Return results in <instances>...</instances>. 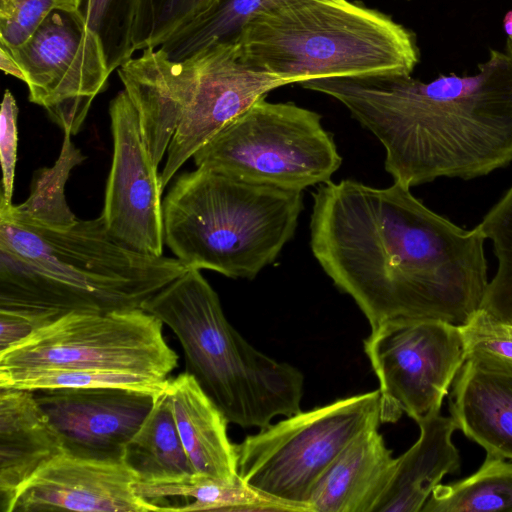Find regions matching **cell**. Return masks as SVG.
Segmentation results:
<instances>
[{"instance_id": "836d02e7", "label": "cell", "mask_w": 512, "mask_h": 512, "mask_svg": "<svg viewBox=\"0 0 512 512\" xmlns=\"http://www.w3.org/2000/svg\"><path fill=\"white\" fill-rule=\"evenodd\" d=\"M0 68L8 75L14 76L17 79L24 81V74L14 59L10 51L4 45L0 44Z\"/></svg>"}, {"instance_id": "2e32d148", "label": "cell", "mask_w": 512, "mask_h": 512, "mask_svg": "<svg viewBox=\"0 0 512 512\" xmlns=\"http://www.w3.org/2000/svg\"><path fill=\"white\" fill-rule=\"evenodd\" d=\"M65 452L62 440L30 390L0 387V510L17 491Z\"/></svg>"}, {"instance_id": "277c9868", "label": "cell", "mask_w": 512, "mask_h": 512, "mask_svg": "<svg viewBox=\"0 0 512 512\" xmlns=\"http://www.w3.org/2000/svg\"><path fill=\"white\" fill-rule=\"evenodd\" d=\"M117 72L147 142L168 146L163 189L218 131L270 91L293 84L251 67L239 42L213 41L180 61L147 48Z\"/></svg>"}, {"instance_id": "44dd1931", "label": "cell", "mask_w": 512, "mask_h": 512, "mask_svg": "<svg viewBox=\"0 0 512 512\" xmlns=\"http://www.w3.org/2000/svg\"><path fill=\"white\" fill-rule=\"evenodd\" d=\"M132 487L146 512H298L295 506L252 488L241 478L227 481L193 473L159 481L136 480Z\"/></svg>"}, {"instance_id": "ba28073f", "label": "cell", "mask_w": 512, "mask_h": 512, "mask_svg": "<svg viewBox=\"0 0 512 512\" xmlns=\"http://www.w3.org/2000/svg\"><path fill=\"white\" fill-rule=\"evenodd\" d=\"M321 115L294 103L262 98L193 155L196 167H212L250 182L303 191L330 181L341 166L333 136Z\"/></svg>"}, {"instance_id": "7402d4cb", "label": "cell", "mask_w": 512, "mask_h": 512, "mask_svg": "<svg viewBox=\"0 0 512 512\" xmlns=\"http://www.w3.org/2000/svg\"><path fill=\"white\" fill-rule=\"evenodd\" d=\"M123 461L140 481H159L195 473L183 446L166 388L127 443Z\"/></svg>"}, {"instance_id": "ffe728a7", "label": "cell", "mask_w": 512, "mask_h": 512, "mask_svg": "<svg viewBox=\"0 0 512 512\" xmlns=\"http://www.w3.org/2000/svg\"><path fill=\"white\" fill-rule=\"evenodd\" d=\"M457 429L487 455L512 460V374L465 361L452 392Z\"/></svg>"}, {"instance_id": "4fadbf2b", "label": "cell", "mask_w": 512, "mask_h": 512, "mask_svg": "<svg viewBox=\"0 0 512 512\" xmlns=\"http://www.w3.org/2000/svg\"><path fill=\"white\" fill-rule=\"evenodd\" d=\"M113 157L102 213L110 234L143 254L163 255V187L142 135L138 113L123 89L109 105Z\"/></svg>"}, {"instance_id": "6da1fadb", "label": "cell", "mask_w": 512, "mask_h": 512, "mask_svg": "<svg viewBox=\"0 0 512 512\" xmlns=\"http://www.w3.org/2000/svg\"><path fill=\"white\" fill-rule=\"evenodd\" d=\"M485 241L480 224L457 226L397 182L344 179L313 193L311 251L371 327L392 319L466 324L489 282Z\"/></svg>"}, {"instance_id": "d6a6232c", "label": "cell", "mask_w": 512, "mask_h": 512, "mask_svg": "<svg viewBox=\"0 0 512 512\" xmlns=\"http://www.w3.org/2000/svg\"><path fill=\"white\" fill-rule=\"evenodd\" d=\"M60 317L45 310L0 308V353Z\"/></svg>"}, {"instance_id": "cb8c5ba5", "label": "cell", "mask_w": 512, "mask_h": 512, "mask_svg": "<svg viewBox=\"0 0 512 512\" xmlns=\"http://www.w3.org/2000/svg\"><path fill=\"white\" fill-rule=\"evenodd\" d=\"M280 0H217L206 11L177 29L160 45L173 61L183 60L213 41L239 42L247 22Z\"/></svg>"}, {"instance_id": "5bb4252c", "label": "cell", "mask_w": 512, "mask_h": 512, "mask_svg": "<svg viewBox=\"0 0 512 512\" xmlns=\"http://www.w3.org/2000/svg\"><path fill=\"white\" fill-rule=\"evenodd\" d=\"M32 392L60 435L66 453L117 461L123 460L127 443L159 394L121 388H55Z\"/></svg>"}, {"instance_id": "4316f807", "label": "cell", "mask_w": 512, "mask_h": 512, "mask_svg": "<svg viewBox=\"0 0 512 512\" xmlns=\"http://www.w3.org/2000/svg\"><path fill=\"white\" fill-rule=\"evenodd\" d=\"M479 224L492 242L498 263L480 310L491 319L512 326V185Z\"/></svg>"}, {"instance_id": "9a60e30c", "label": "cell", "mask_w": 512, "mask_h": 512, "mask_svg": "<svg viewBox=\"0 0 512 512\" xmlns=\"http://www.w3.org/2000/svg\"><path fill=\"white\" fill-rule=\"evenodd\" d=\"M123 460H100L64 452L40 469L15 494L9 512H146Z\"/></svg>"}, {"instance_id": "e0dca14e", "label": "cell", "mask_w": 512, "mask_h": 512, "mask_svg": "<svg viewBox=\"0 0 512 512\" xmlns=\"http://www.w3.org/2000/svg\"><path fill=\"white\" fill-rule=\"evenodd\" d=\"M372 426L357 435L315 484L311 512H374L394 471L396 458Z\"/></svg>"}, {"instance_id": "30bf717a", "label": "cell", "mask_w": 512, "mask_h": 512, "mask_svg": "<svg viewBox=\"0 0 512 512\" xmlns=\"http://www.w3.org/2000/svg\"><path fill=\"white\" fill-rule=\"evenodd\" d=\"M163 322L141 307L71 312L0 353V373L63 368L117 371L168 379L178 355Z\"/></svg>"}, {"instance_id": "9c48e42d", "label": "cell", "mask_w": 512, "mask_h": 512, "mask_svg": "<svg viewBox=\"0 0 512 512\" xmlns=\"http://www.w3.org/2000/svg\"><path fill=\"white\" fill-rule=\"evenodd\" d=\"M374 390L299 411L236 444L238 474L252 488L311 512V492L323 473L362 431L380 426Z\"/></svg>"}, {"instance_id": "8fae6325", "label": "cell", "mask_w": 512, "mask_h": 512, "mask_svg": "<svg viewBox=\"0 0 512 512\" xmlns=\"http://www.w3.org/2000/svg\"><path fill=\"white\" fill-rule=\"evenodd\" d=\"M364 349L379 381L381 423L441 411L466 361L459 326L437 320L383 321L371 327Z\"/></svg>"}, {"instance_id": "8992f818", "label": "cell", "mask_w": 512, "mask_h": 512, "mask_svg": "<svg viewBox=\"0 0 512 512\" xmlns=\"http://www.w3.org/2000/svg\"><path fill=\"white\" fill-rule=\"evenodd\" d=\"M302 210V191L201 166L163 200L164 241L188 269L253 279L294 236Z\"/></svg>"}, {"instance_id": "1f68e13d", "label": "cell", "mask_w": 512, "mask_h": 512, "mask_svg": "<svg viewBox=\"0 0 512 512\" xmlns=\"http://www.w3.org/2000/svg\"><path fill=\"white\" fill-rule=\"evenodd\" d=\"M18 107L12 93L6 89L0 112V159L2 168V188L0 206L11 207L17 161Z\"/></svg>"}, {"instance_id": "3957f363", "label": "cell", "mask_w": 512, "mask_h": 512, "mask_svg": "<svg viewBox=\"0 0 512 512\" xmlns=\"http://www.w3.org/2000/svg\"><path fill=\"white\" fill-rule=\"evenodd\" d=\"M12 206H0V308L61 316L139 308L188 270L176 257L121 243L101 215L59 230L19 218Z\"/></svg>"}, {"instance_id": "7a4b0ae2", "label": "cell", "mask_w": 512, "mask_h": 512, "mask_svg": "<svg viewBox=\"0 0 512 512\" xmlns=\"http://www.w3.org/2000/svg\"><path fill=\"white\" fill-rule=\"evenodd\" d=\"M385 149V169L406 187L440 177L470 180L512 162V57L489 50L472 75L376 74L311 79Z\"/></svg>"}, {"instance_id": "5b68a950", "label": "cell", "mask_w": 512, "mask_h": 512, "mask_svg": "<svg viewBox=\"0 0 512 512\" xmlns=\"http://www.w3.org/2000/svg\"><path fill=\"white\" fill-rule=\"evenodd\" d=\"M239 44L251 67L299 84L411 75L420 61L414 32L348 0H280L247 22Z\"/></svg>"}, {"instance_id": "52a82bcc", "label": "cell", "mask_w": 512, "mask_h": 512, "mask_svg": "<svg viewBox=\"0 0 512 512\" xmlns=\"http://www.w3.org/2000/svg\"><path fill=\"white\" fill-rule=\"evenodd\" d=\"M141 308L174 332L186 372L229 423L263 429L275 416L301 411L304 377L300 370L255 349L237 332L201 270L188 269Z\"/></svg>"}, {"instance_id": "f1b7e54d", "label": "cell", "mask_w": 512, "mask_h": 512, "mask_svg": "<svg viewBox=\"0 0 512 512\" xmlns=\"http://www.w3.org/2000/svg\"><path fill=\"white\" fill-rule=\"evenodd\" d=\"M217 0H139L133 33L134 50L158 48L177 29Z\"/></svg>"}, {"instance_id": "f546056e", "label": "cell", "mask_w": 512, "mask_h": 512, "mask_svg": "<svg viewBox=\"0 0 512 512\" xmlns=\"http://www.w3.org/2000/svg\"><path fill=\"white\" fill-rule=\"evenodd\" d=\"M459 328L466 361L485 369L512 374V326L497 322L479 310Z\"/></svg>"}, {"instance_id": "4dcf8cb0", "label": "cell", "mask_w": 512, "mask_h": 512, "mask_svg": "<svg viewBox=\"0 0 512 512\" xmlns=\"http://www.w3.org/2000/svg\"><path fill=\"white\" fill-rule=\"evenodd\" d=\"M82 0H0V44L24 43L53 11L80 10Z\"/></svg>"}, {"instance_id": "484cf974", "label": "cell", "mask_w": 512, "mask_h": 512, "mask_svg": "<svg viewBox=\"0 0 512 512\" xmlns=\"http://www.w3.org/2000/svg\"><path fill=\"white\" fill-rule=\"evenodd\" d=\"M167 380L135 373L87 369L43 368L0 373V387L30 391L55 388H121L160 393L166 388Z\"/></svg>"}, {"instance_id": "ac0fdd59", "label": "cell", "mask_w": 512, "mask_h": 512, "mask_svg": "<svg viewBox=\"0 0 512 512\" xmlns=\"http://www.w3.org/2000/svg\"><path fill=\"white\" fill-rule=\"evenodd\" d=\"M416 423L419 438L396 458L391 480L374 512H419L443 477L460 469L452 442L457 429L452 416L436 411Z\"/></svg>"}, {"instance_id": "e575fe53", "label": "cell", "mask_w": 512, "mask_h": 512, "mask_svg": "<svg viewBox=\"0 0 512 512\" xmlns=\"http://www.w3.org/2000/svg\"><path fill=\"white\" fill-rule=\"evenodd\" d=\"M503 29L508 38L512 39V10H509L503 18Z\"/></svg>"}, {"instance_id": "603a6c76", "label": "cell", "mask_w": 512, "mask_h": 512, "mask_svg": "<svg viewBox=\"0 0 512 512\" xmlns=\"http://www.w3.org/2000/svg\"><path fill=\"white\" fill-rule=\"evenodd\" d=\"M422 512H512V462L486 455L470 476L439 484Z\"/></svg>"}, {"instance_id": "d4e9b609", "label": "cell", "mask_w": 512, "mask_h": 512, "mask_svg": "<svg viewBox=\"0 0 512 512\" xmlns=\"http://www.w3.org/2000/svg\"><path fill=\"white\" fill-rule=\"evenodd\" d=\"M72 134L64 132L58 159L52 167L35 171L30 194L19 205H13L12 212L21 219L51 229H66L78 218L68 206L65 186L74 167L80 165L86 156L75 146Z\"/></svg>"}, {"instance_id": "d6986e66", "label": "cell", "mask_w": 512, "mask_h": 512, "mask_svg": "<svg viewBox=\"0 0 512 512\" xmlns=\"http://www.w3.org/2000/svg\"><path fill=\"white\" fill-rule=\"evenodd\" d=\"M166 391L195 473L227 481L239 479L236 444L227 434L229 422L195 377L184 372L168 379Z\"/></svg>"}, {"instance_id": "7c38bea8", "label": "cell", "mask_w": 512, "mask_h": 512, "mask_svg": "<svg viewBox=\"0 0 512 512\" xmlns=\"http://www.w3.org/2000/svg\"><path fill=\"white\" fill-rule=\"evenodd\" d=\"M7 49L24 74L29 101L76 135L111 74L101 39L81 11L51 12L24 43Z\"/></svg>"}, {"instance_id": "83f0119b", "label": "cell", "mask_w": 512, "mask_h": 512, "mask_svg": "<svg viewBox=\"0 0 512 512\" xmlns=\"http://www.w3.org/2000/svg\"><path fill=\"white\" fill-rule=\"evenodd\" d=\"M139 0H82L80 11L100 37L110 72L133 57Z\"/></svg>"}]
</instances>
